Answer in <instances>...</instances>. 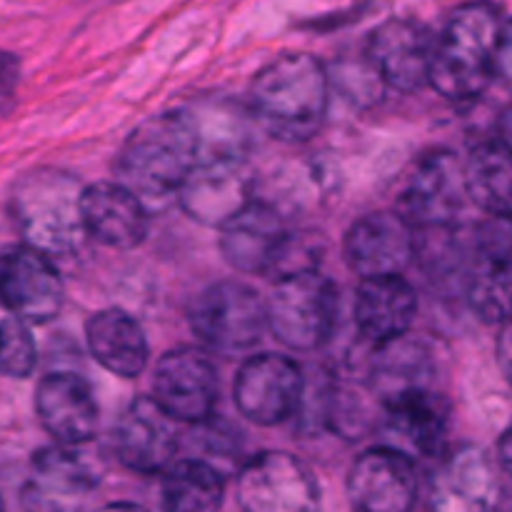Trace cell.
Listing matches in <instances>:
<instances>
[{
    "label": "cell",
    "instance_id": "6da1fadb",
    "mask_svg": "<svg viewBox=\"0 0 512 512\" xmlns=\"http://www.w3.org/2000/svg\"><path fill=\"white\" fill-rule=\"evenodd\" d=\"M510 73V25L488 0H470L450 13L443 35L433 43L428 85L443 98L468 103L495 78Z\"/></svg>",
    "mask_w": 512,
    "mask_h": 512
},
{
    "label": "cell",
    "instance_id": "7a4b0ae2",
    "mask_svg": "<svg viewBox=\"0 0 512 512\" xmlns=\"http://www.w3.org/2000/svg\"><path fill=\"white\" fill-rule=\"evenodd\" d=\"M200 153L190 110H170L143 120L115 160V180L130 190L150 215L170 208Z\"/></svg>",
    "mask_w": 512,
    "mask_h": 512
},
{
    "label": "cell",
    "instance_id": "3957f363",
    "mask_svg": "<svg viewBox=\"0 0 512 512\" xmlns=\"http://www.w3.org/2000/svg\"><path fill=\"white\" fill-rule=\"evenodd\" d=\"M250 103L273 138L305 143L323 128L328 115L330 75L310 53H285L255 75Z\"/></svg>",
    "mask_w": 512,
    "mask_h": 512
},
{
    "label": "cell",
    "instance_id": "277c9868",
    "mask_svg": "<svg viewBox=\"0 0 512 512\" xmlns=\"http://www.w3.org/2000/svg\"><path fill=\"white\" fill-rule=\"evenodd\" d=\"M83 183L55 168L25 173L10 193V215L30 248L45 255H73L88 240L80 210Z\"/></svg>",
    "mask_w": 512,
    "mask_h": 512
},
{
    "label": "cell",
    "instance_id": "5b68a950",
    "mask_svg": "<svg viewBox=\"0 0 512 512\" xmlns=\"http://www.w3.org/2000/svg\"><path fill=\"white\" fill-rule=\"evenodd\" d=\"M340 295L328 275L313 268L283 273L265 300L268 330L278 343L298 353L323 348L338 323Z\"/></svg>",
    "mask_w": 512,
    "mask_h": 512
},
{
    "label": "cell",
    "instance_id": "8992f818",
    "mask_svg": "<svg viewBox=\"0 0 512 512\" xmlns=\"http://www.w3.org/2000/svg\"><path fill=\"white\" fill-rule=\"evenodd\" d=\"M193 333L218 353H243L258 345L268 330L265 300L240 280H218L190 303Z\"/></svg>",
    "mask_w": 512,
    "mask_h": 512
},
{
    "label": "cell",
    "instance_id": "52a82bcc",
    "mask_svg": "<svg viewBox=\"0 0 512 512\" xmlns=\"http://www.w3.org/2000/svg\"><path fill=\"white\" fill-rule=\"evenodd\" d=\"M253 200V170L245 153H203L185 175L175 203L200 225L218 228Z\"/></svg>",
    "mask_w": 512,
    "mask_h": 512
},
{
    "label": "cell",
    "instance_id": "ba28073f",
    "mask_svg": "<svg viewBox=\"0 0 512 512\" xmlns=\"http://www.w3.org/2000/svg\"><path fill=\"white\" fill-rule=\"evenodd\" d=\"M430 478V508L443 512H488L508 495L498 460L480 445H460L440 455Z\"/></svg>",
    "mask_w": 512,
    "mask_h": 512
},
{
    "label": "cell",
    "instance_id": "9c48e42d",
    "mask_svg": "<svg viewBox=\"0 0 512 512\" xmlns=\"http://www.w3.org/2000/svg\"><path fill=\"white\" fill-rule=\"evenodd\" d=\"M220 228V253L238 273L268 275L285 265L293 233L283 213L265 200H248Z\"/></svg>",
    "mask_w": 512,
    "mask_h": 512
},
{
    "label": "cell",
    "instance_id": "30bf717a",
    "mask_svg": "<svg viewBox=\"0 0 512 512\" xmlns=\"http://www.w3.org/2000/svg\"><path fill=\"white\" fill-rule=\"evenodd\" d=\"M238 503L250 512H310L318 510L320 488L295 455L260 453L240 470Z\"/></svg>",
    "mask_w": 512,
    "mask_h": 512
},
{
    "label": "cell",
    "instance_id": "8fae6325",
    "mask_svg": "<svg viewBox=\"0 0 512 512\" xmlns=\"http://www.w3.org/2000/svg\"><path fill=\"white\" fill-rule=\"evenodd\" d=\"M65 285L50 255L25 245L0 253V305L23 323H48L60 313Z\"/></svg>",
    "mask_w": 512,
    "mask_h": 512
},
{
    "label": "cell",
    "instance_id": "7c38bea8",
    "mask_svg": "<svg viewBox=\"0 0 512 512\" xmlns=\"http://www.w3.org/2000/svg\"><path fill=\"white\" fill-rule=\"evenodd\" d=\"M220 378L208 353L175 348L155 363L153 398L178 423L195 425L213 415Z\"/></svg>",
    "mask_w": 512,
    "mask_h": 512
},
{
    "label": "cell",
    "instance_id": "4fadbf2b",
    "mask_svg": "<svg viewBox=\"0 0 512 512\" xmlns=\"http://www.w3.org/2000/svg\"><path fill=\"white\" fill-rule=\"evenodd\" d=\"M305 375L285 355L263 353L250 358L235 378V405L245 420L263 428L285 423L298 413Z\"/></svg>",
    "mask_w": 512,
    "mask_h": 512
},
{
    "label": "cell",
    "instance_id": "5bb4252c",
    "mask_svg": "<svg viewBox=\"0 0 512 512\" xmlns=\"http://www.w3.org/2000/svg\"><path fill=\"white\" fill-rule=\"evenodd\" d=\"M465 200L463 163L448 150H435L410 175L398 213L415 230H448L463 213Z\"/></svg>",
    "mask_w": 512,
    "mask_h": 512
},
{
    "label": "cell",
    "instance_id": "9a60e30c",
    "mask_svg": "<svg viewBox=\"0 0 512 512\" xmlns=\"http://www.w3.org/2000/svg\"><path fill=\"white\" fill-rule=\"evenodd\" d=\"M465 298L483 323L503 325L510 315V215L478 225L465 273Z\"/></svg>",
    "mask_w": 512,
    "mask_h": 512
},
{
    "label": "cell",
    "instance_id": "2e32d148",
    "mask_svg": "<svg viewBox=\"0 0 512 512\" xmlns=\"http://www.w3.org/2000/svg\"><path fill=\"white\" fill-rule=\"evenodd\" d=\"M75 448L78 445L58 443L33 455L28 483L20 493L25 510H78L90 503L98 488V473Z\"/></svg>",
    "mask_w": 512,
    "mask_h": 512
},
{
    "label": "cell",
    "instance_id": "e0dca14e",
    "mask_svg": "<svg viewBox=\"0 0 512 512\" xmlns=\"http://www.w3.org/2000/svg\"><path fill=\"white\" fill-rule=\"evenodd\" d=\"M113 448L120 463L133 473H163L180 448L178 420L165 413L155 398L133 400L115 423Z\"/></svg>",
    "mask_w": 512,
    "mask_h": 512
},
{
    "label": "cell",
    "instance_id": "ac0fdd59",
    "mask_svg": "<svg viewBox=\"0 0 512 512\" xmlns=\"http://www.w3.org/2000/svg\"><path fill=\"white\" fill-rule=\"evenodd\" d=\"M415 253V228L398 210L365 215L345 235V260L360 278L403 275Z\"/></svg>",
    "mask_w": 512,
    "mask_h": 512
},
{
    "label": "cell",
    "instance_id": "d6986e66",
    "mask_svg": "<svg viewBox=\"0 0 512 512\" xmlns=\"http://www.w3.org/2000/svg\"><path fill=\"white\" fill-rule=\"evenodd\" d=\"M453 408L438 388L400 395L383 405V430L408 458H440L448 448Z\"/></svg>",
    "mask_w": 512,
    "mask_h": 512
},
{
    "label": "cell",
    "instance_id": "ffe728a7",
    "mask_svg": "<svg viewBox=\"0 0 512 512\" xmlns=\"http://www.w3.org/2000/svg\"><path fill=\"white\" fill-rule=\"evenodd\" d=\"M348 498L365 512H405L418 498V473L413 458L393 445L360 455L348 475Z\"/></svg>",
    "mask_w": 512,
    "mask_h": 512
},
{
    "label": "cell",
    "instance_id": "44dd1931",
    "mask_svg": "<svg viewBox=\"0 0 512 512\" xmlns=\"http://www.w3.org/2000/svg\"><path fill=\"white\" fill-rule=\"evenodd\" d=\"M433 35L415 20L395 18L375 28L368 43V63L388 88L415 93L428 85Z\"/></svg>",
    "mask_w": 512,
    "mask_h": 512
},
{
    "label": "cell",
    "instance_id": "7402d4cb",
    "mask_svg": "<svg viewBox=\"0 0 512 512\" xmlns=\"http://www.w3.org/2000/svg\"><path fill=\"white\" fill-rule=\"evenodd\" d=\"M35 413L60 445H85L98 433V403L78 373H50L35 390Z\"/></svg>",
    "mask_w": 512,
    "mask_h": 512
},
{
    "label": "cell",
    "instance_id": "603a6c76",
    "mask_svg": "<svg viewBox=\"0 0 512 512\" xmlns=\"http://www.w3.org/2000/svg\"><path fill=\"white\" fill-rule=\"evenodd\" d=\"M88 238L113 250H133L148 238L150 210L118 180L93 183L80 195Z\"/></svg>",
    "mask_w": 512,
    "mask_h": 512
},
{
    "label": "cell",
    "instance_id": "cb8c5ba5",
    "mask_svg": "<svg viewBox=\"0 0 512 512\" xmlns=\"http://www.w3.org/2000/svg\"><path fill=\"white\" fill-rule=\"evenodd\" d=\"M370 358L368 388L373 390L380 405L400 398V395L418 393L435 388L438 378V358L425 340L410 338V333L388 343L373 345Z\"/></svg>",
    "mask_w": 512,
    "mask_h": 512
},
{
    "label": "cell",
    "instance_id": "d4e9b609",
    "mask_svg": "<svg viewBox=\"0 0 512 512\" xmlns=\"http://www.w3.org/2000/svg\"><path fill=\"white\" fill-rule=\"evenodd\" d=\"M418 293L403 275L363 278L355 295V325L373 345L400 338L413 328Z\"/></svg>",
    "mask_w": 512,
    "mask_h": 512
},
{
    "label": "cell",
    "instance_id": "484cf974",
    "mask_svg": "<svg viewBox=\"0 0 512 512\" xmlns=\"http://www.w3.org/2000/svg\"><path fill=\"white\" fill-rule=\"evenodd\" d=\"M85 340L93 358L118 378H138L148 368V338L125 310H100L85 323Z\"/></svg>",
    "mask_w": 512,
    "mask_h": 512
},
{
    "label": "cell",
    "instance_id": "4316f807",
    "mask_svg": "<svg viewBox=\"0 0 512 512\" xmlns=\"http://www.w3.org/2000/svg\"><path fill=\"white\" fill-rule=\"evenodd\" d=\"M465 195L490 215H510L512 210V163L510 143L500 135L483 140L470 150L463 163Z\"/></svg>",
    "mask_w": 512,
    "mask_h": 512
},
{
    "label": "cell",
    "instance_id": "83f0119b",
    "mask_svg": "<svg viewBox=\"0 0 512 512\" xmlns=\"http://www.w3.org/2000/svg\"><path fill=\"white\" fill-rule=\"evenodd\" d=\"M163 508L173 512L218 510L225 498V480L203 458L173 460L163 470Z\"/></svg>",
    "mask_w": 512,
    "mask_h": 512
},
{
    "label": "cell",
    "instance_id": "f1b7e54d",
    "mask_svg": "<svg viewBox=\"0 0 512 512\" xmlns=\"http://www.w3.org/2000/svg\"><path fill=\"white\" fill-rule=\"evenodd\" d=\"M35 340L28 323L20 318L0 320V375L5 378H28L35 368Z\"/></svg>",
    "mask_w": 512,
    "mask_h": 512
},
{
    "label": "cell",
    "instance_id": "f546056e",
    "mask_svg": "<svg viewBox=\"0 0 512 512\" xmlns=\"http://www.w3.org/2000/svg\"><path fill=\"white\" fill-rule=\"evenodd\" d=\"M200 428V450H203V455H198V458L208 460L210 465H213V458H223L228 460V463H235L238 460V453H240V438H238V430L230 428L228 423H223V420H213V415L210 418H205L203 423H195Z\"/></svg>",
    "mask_w": 512,
    "mask_h": 512
},
{
    "label": "cell",
    "instance_id": "4dcf8cb0",
    "mask_svg": "<svg viewBox=\"0 0 512 512\" xmlns=\"http://www.w3.org/2000/svg\"><path fill=\"white\" fill-rule=\"evenodd\" d=\"M18 83V60L0 50V98L10 95Z\"/></svg>",
    "mask_w": 512,
    "mask_h": 512
},
{
    "label": "cell",
    "instance_id": "1f68e13d",
    "mask_svg": "<svg viewBox=\"0 0 512 512\" xmlns=\"http://www.w3.org/2000/svg\"><path fill=\"white\" fill-rule=\"evenodd\" d=\"M0 508H3V500H0Z\"/></svg>",
    "mask_w": 512,
    "mask_h": 512
}]
</instances>
